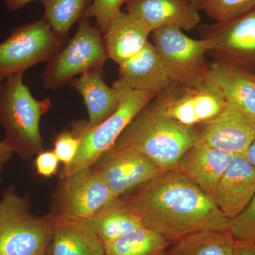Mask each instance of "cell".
Wrapping results in <instances>:
<instances>
[{
    "label": "cell",
    "instance_id": "obj_1",
    "mask_svg": "<svg viewBox=\"0 0 255 255\" xmlns=\"http://www.w3.org/2000/svg\"><path fill=\"white\" fill-rule=\"evenodd\" d=\"M147 227L175 243L205 230L228 231L214 199L175 169L163 171L122 196Z\"/></svg>",
    "mask_w": 255,
    "mask_h": 255
},
{
    "label": "cell",
    "instance_id": "obj_2",
    "mask_svg": "<svg viewBox=\"0 0 255 255\" xmlns=\"http://www.w3.org/2000/svg\"><path fill=\"white\" fill-rule=\"evenodd\" d=\"M198 139L196 127H188L161 113L150 101L132 119L113 147L142 152L163 171L174 169Z\"/></svg>",
    "mask_w": 255,
    "mask_h": 255
},
{
    "label": "cell",
    "instance_id": "obj_3",
    "mask_svg": "<svg viewBox=\"0 0 255 255\" xmlns=\"http://www.w3.org/2000/svg\"><path fill=\"white\" fill-rule=\"evenodd\" d=\"M23 75H10L0 85V124L4 130V141L26 160L43 150L40 122L51 107V100L34 98L23 83Z\"/></svg>",
    "mask_w": 255,
    "mask_h": 255
},
{
    "label": "cell",
    "instance_id": "obj_4",
    "mask_svg": "<svg viewBox=\"0 0 255 255\" xmlns=\"http://www.w3.org/2000/svg\"><path fill=\"white\" fill-rule=\"evenodd\" d=\"M118 95V109L105 122L91 127L88 121H74L71 127L80 135V146L76 157L60 176H67L79 169L92 165L96 159L115 143L116 140L132 119L157 96L155 92L133 90L121 80L112 84Z\"/></svg>",
    "mask_w": 255,
    "mask_h": 255
},
{
    "label": "cell",
    "instance_id": "obj_5",
    "mask_svg": "<svg viewBox=\"0 0 255 255\" xmlns=\"http://www.w3.org/2000/svg\"><path fill=\"white\" fill-rule=\"evenodd\" d=\"M27 195L13 187L0 200V255H45L53 232L50 214L36 216L29 211Z\"/></svg>",
    "mask_w": 255,
    "mask_h": 255
},
{
    "label": "cell",
    "instance_id": "obj_6",
    "mask_svg": "<svg viewBox=\"0 0 255 255\" xmlns=\"http://www.w3.org/2000/svg\"><path fill=\"white\" fill-rule=\"evenodd\" d=\"M78 23L74 36L42 71V83L46 90L56 91L85 72L104 68L109 58L100 28L92 26L87 17Z\"/></svg>",
    "mask_w": 255,
    "mask_h": 255
},
{
    "label": "cell",
    "instance_id": "obj_7",
    "mask_svg": "<svg viewBox=\"0 0 255 255\" xmlns=\"http://www.w3.org/2000/svg\"><path fill=\"white\" fill-rule=\"evenodd\" d=\"M92 165L60 176L49 214L56 221L88 220L116 199Z\"/></svg>",
    "mask_w": 255,
    "mask_h": 255
},
{
    "label": "cell",
    "instance_id": "obj_8",
    "mask_svg": "<svg viewBox=\"0 0 255 255\" xmlns=\"http://www.w3.org/2000/svg\"><path fill=\"white\" fill-rule=\"evenodd\" d=\"M65 41L43 18L15 27L0 42V75L24 73L36 64L48 61L63 48Z\"/></svg>",
    "mask_w": 255,
    "mask_h": 255
},
{
    "label": "cell",
    "instance_id": "obj_9",
    "mask_svg": "<svg viewBox=\"0 0 255 255\" xmlns=\"http://www.w3.org/2000/svg\"><path fill=\"white\" fill-rule=\"evenodd\" d=\"M152 102L161 113L188 127L209 122L227 105L221 92L206 80L194 84L175 82Z\"/></svg>",
    "mask_w": 255,
    "mask_h": 255
},
{
    "label": "cell",
    "instance_id": "obj_10",
    "mask_svg": "<svg viewBox=\"0 0 255 255\" xmlns=\"http://www.w3.org/2000/svg\"><path fill=\"white\" fill-rule=\"evenodd\" d=\"M151 34L152 44L176 83L194 84L206 80L209 66L206 55L212 48L211 40L191 38L177 27L160 28Z\"/></svg>",
    "mask_w": 255,
    "mask_h": 255
},
{
    "label": "cell",
    "instance_id": "obj_11",
    "mask_svg": "<svg viewBox=\"0 0 255 255\" xmlns=\"http://www.w3.org/2000/svg\"><path fill=\"white\" fill-rule=\"evenodd\" d=\"M201 38L212 41L207 55L214 61L255 73V8L223 22L201 25Z\"/></svg>",
    "mask_w": 255,
    "mask_h": 255
},
{
    "label": "cell",
    "instance_id": "obj_12",
    "mask_svg": "<svg viewBox=\"0 0 255 255\" xmlns=\"http://www.w3.org/2000/svg\"><path fill=\"white\" fill-rule=\"evenodd\" d=\"M92 165L117 198L122 197L163 172L142 152L113 146Z\"/></svg>",
    "mask_w": 255,
    "mask_h": 255
},
{
    "label": "cell",
    "instance_id": "obj_13",
    "mask_svg": "<svg viewBox=\"0 0 255 255\" xmlns=\"http://www.w3.org/2000/svg\"><path fill=\"white\" fill-rule=\"evenodd\" d=\"M196 128V142L234 155H246L255 138V119L231 102L217 117Z\"/></svg>",
    "mask_w": 255,
    "mask_h": 255
},
{
    "label": "cell",
    "instance_id": "obj_14",
    "mask_svg": "<svg viewBox=\"0 0 255 255\" xmlns=\"http://www.w3.org/2000/svg\"><path fill=\"white\" fill-rule=\"evenodd\" d=\"M126 10L152 32L165 27L190 31L199 27V11L188 0H127Z\"/></svg>",
    "mask_w": 255,
    "mask_h": 255
},
{
    "label": "cell",
    "instance_id": "obj_15",
    "mask_svg": "<svg viewBox=\"0 0 255 255\" xmlns=\"http://www.w3.org/2000/svg\"><path fill=\"white\" fill-rule=\"evenodd\" d=\"M235 156L196 142L183 154L174 169L213 197L220 179Z\"/></svg>",
    "mask_w": 255,
    "mask_h": 255
},
{
    "label": "cell",
    "instance_id": "obj_16",
    "mask_svg": "<svg viewBox=\"0 0 255 255\" xmlns=\"http://www.w3.org/2000/svg\"><path fill=\"white\" fill-rule=\"evenodd\" d=\"M255 195V167L246 155H236L225 171L213 196L228 219L243 211Z\"/></svg>",
    "mask_w": 255,
    "mask_h": 255
},
{
    "label": "cell",
    "instance_id": "obj_17",
    "mask_svg": "<svg viewBox=\"0 0 255 255\" xmlns=\"http://www.w3.org/2000/svg\"><path fill=\"white\" fill-rule=\"evenodd\" d=\"M133 90L159 93L175 83L151 42L135 56L119 65V79Z\"/></svg>",
    "mask_w": 255,
    "mask_h": 255
},
{
    "label": "cell",
    "instance_id": "obj_18",
    "mask_svg": "<svg viewBox=\"0 0 255 255\" xmlns=\"http://www.w3.org/2000/svg\"><path fill=\"white\" fill-rule=\"evenodd\" d=\"M206 80L234 104L255 119V73L214 61L209 64Z\"/></svg>",
    "mask_w": 255,
    "mask_h": 255
},
{
    "label": "cell",
    "instance_id": "obj_19",
    "mask_svg": "<svg viewBox=\"0 0 255 255\" xmlns=\"http://www.w3.org/2000/svg\"><path fill=\"white\" fill-rule=\"evenodd\" d=\"M150 33L138 18L121 11L103 35L108 58L118 65L124 63L147 46Z\"/></svg>",
    "mask_w": 255,
    "mask_h": 255
},
{
    "label": "cell",
    "instance_id": "obj_20",
    "mask_svg": "<svg viewBox=\"0 0 255 255\" xmlns=\"http://www.w3.org/2000/svg\"><path fill=\"white\" fill-rule=\"evenodd\" d=\"M53 221L45 255H106L105 245L87 220Z\"/></svg>",
    "mask_w": 255,
    "mask_h": 255
},
{
    "label": "cell",
    "instance_id": "obj_21",
    "mask_svg": "<svg viewBox=\"0 0 255 255\" xmlns=\"http://www.w3.org/2000/svg\"><path fill=\"white\" fill-rule=\"evenodd\" d=\"M104 68L92 69L70 82V87L83 99L91 127L100 125L118 109V95L105 81Z\"/></svg>",
    "mask_w": 255,
    "mask_h": 255
},
{
    "label": "cell",
    "instance_id": "obj_22",
    "mask_svg": "<svg viewBox=\"0 0 255 255\" xmlns=\"http://www.w3.org/2000/svg\"><path fill=\"white\" fill-rule=\"evenodd\" d=\"M104 245L113 242L144 225L122 198H116L87 220Z\"/></svg>",
    "mask_w": 255,
    "mask_h": 255
},
{
    "label": "cell",
    "instance_id": "obj_23",
    "mask_svg": "<svg viewBox=\"0 0 255 255\" xmlns=\"http://www.w3.org/2000/svg\"><path fill=\"white\" fill-rule=\"evenodd\" d=\"M170 242L145 225L105 245L106 255H163Z\"/></svg>",
    "mask_w": 255,
    "mask_h": 255
},
{
    "label": "cell",
    "instance_id": "obj_24",
    "mask_svg": "<svg viewBox=\"0 0 255 255\" xmlns=\"http://www.w3.org/2000/svg\"><path fill=\"white\" fill-rule=\"evenodd\" d=\"M173 255H233L235 238L228 231L205 230L174 243Z\"/></svg>",
    "mask_w": 255,
    "mask_h": 255
},
{
    "label": "cell",
    "instance_id": "obj_25",
    "mask_svg": "<svg viewBox=\"0 0 255 255\" xmlns=\"http://www.w3.org/2000/svg\"><path fill=\"white\" fill-rule=\"evenodd\" d=\"M43 17L50 28L65 41L73 25L85 17L93 0H41Z\"/></svg>",
    "mask_w": 255,
    "mask_h": 255
},
{
    "label": "cell",
    "instance_id": "obj_26",
    "mask_svg": "<svg viewBox=\"0 0 255 255\" xmlns=\"http://www.w3.org/2000/svg\"><path fill=\"white\" fill-rule=\"evenodd\" d=\"M255 8V0H206L204 10L216 22H223Z\"/></svg>",
    "mask_w": 255,
    "mask_h": 255
},
{
    "label": "cell",
    "instance_id": "obj_27",
    "mask_svg": "<svg viewBox=\"0 0 255 255\" xmlns=\"http://www.w3.org/2000/svg\"><path fill=\"white\" fill-rule=\"evenodd\" d=\"M127 0H93L85 17L94 18L96 26L105 34L114 18L122 11V6Z\"/></svg>",
    "mask_w": 255,
    "mask_h": 255
},
{
    "label": "cell",
    "instance_id": "obj_28",
    "mask_svg": "<svg viewBox=\"0 0 255 255\" xmlns=\"http://www.w3.org/2000/svg\"><path fill=\"white\" fill-rule=\"evenodd\" d=\"M228 231L235 240L250 241L255 245V195L239 214L229 219Z\"/></svg>",
    "mask_w": 255,
    "mask_h": 255
},
{
    "label": "cell",
    "instance_id": "obj_29",
    "mask_svg": "<svg viewBox=\"0 0 255 255\" xmlns=\"http://www.w3.org/2000/svg\"><path fill=\"white\" fill-rule=\"evenodd\" d=\"M80 135L70 126L55 135L53 151L63 167H67L76 157L80 146Z\"/></svg>",
    "mask_w": 255,
    "mask_h": 255
},
{
    "label": "cell",
    "instance_id": "obj_30",
    "mask_svg": "<svg viewBox=\"0 0 255 255\" xmlns=\"http://www.w3.org/2000/svg\"><path fill=\"white\" fill-rule=\"evenodd\" d=\"M60 160L53 150L42 151L34 161L36 174L44 178H50L56 174Z\"/></svg>",
    "mask_w": 255,
    "mask_h": 255
},
{
    "label": "cell",
    "instance_id": "obj_31",
    "mask_svg": "<svg viewBox=\"0 0 255 255\" xmlns=\"http://www.w3.org/2000/svg\"><path fill=\"white\" fill-rule=\"evenodd\" d=\"M233 255H255V245L250 241L235 240Z\"/></svg>",
    "mask_w": 255,
    "mask_h": 255
},
{
    "label": "cell",
    "instance_id": "obj_32",
    "mask_svg": "<svg viewBox=\"0 0 255 255\" xmlns=\"http://www.w3.org/2000/svg\"><path fill=\"white\" fill-rule=\"evenodd\" d=\"M13 153L14 152L4 140L0 141V175L4 169L5 164L9 162Z\"/></svg>",
    "mask_w": 255,
    "mask_h": 255
},
{
    "label": "cell",
    "instance_id": "obj_33",
    "mask_svg": "<svg viewBox=\"0 0 255 255\" xmlns=\"http://www.w3.org/2000/svg\"><path fill=\"white\" fill-rule=\"evenodd\" d=\"M33 1L36 0H4L5 6L9 11H17Z\"/></svg>",
    "mask_w": 255,
    "mask_h": 255
},
{
    "label": "cell",
    "instance_id": "obj_34",
    "mask_svg": "<svg viewBox=\"0 0 255 255\" xmlns=\"http://www.w3.org/2000/svg\"><path fill=\"white\" fill-rule=\"evenodd\" d=\"M246 157L248 160L255 167V138L252 142L251 145H250L249 148L247 151Z\"/></svg>",
    "mask_w": 255,
    "mask_h": 255
},
{
    "label": "cell",
    "instance_id": "obj_35",
    "mask_svg": "<svg viewBox=\"0 0 255 255\" xmlns=\"http://www.w3.org/2000/svg\"><path fill=\"white\" fill-rule=\"evenodd\" d=\"M188 1H190L191 4H192L198 11L204 10L206 0H188Z\"/></svg>",
    "mask_w": 255,
    "mask_h": 255
},
{
    "label": "cell",
    "instance_id": "obj_36",
    "mask_svg": "<svg viewBox=\"0 0 255 255\" xmlns=\"http://www.w3.org/2000/svg\"><path fill=\"white\" fill-rule=\"evenodd\" d=\"M4 80V78H3L2 76H1V75H0V85H1V82L3 81V80Z\"/></svg>",
    "mask_w": 255,
    "mask_h": 255
},
{
    "label": "cell",
    "instance_id": "obj_37",
    "mask_svg": "<svg viewBox=\"0 0 255 255\" xmlns=\"http://www.w3.org/2000/svg\"><path fill=\"white\" fill-rule=\"evenodd\" d=\"M163 255H173L172 253H169V254H164Z\"/></svg>",
    "mask_w": 255,
    "mask_h": 255
},
{
    "label": "cell",
    "instance_id": "obj_38",
    "mask_svg": "<svg viewBox=\"0 0 255 255\" xmlns=\"http://www.w3.org/2000/svg\"><path fill=\"white\" fill-rule=\"evenodd\" d=\"M0 177H1V176H0Z\"/></svg>",
    "mask_w": 255,
    "mask_h": 255
}]
</instances>
